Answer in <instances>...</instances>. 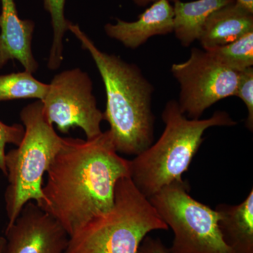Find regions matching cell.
Returning a JSON list of instances; mask_svg holds the SVG:
<instances>
[{
  "label": "cell",
  "instance_id": "cell-20",
  "mask_svg": "<svg viewBox=\"0 0 253 253\" xmlns=\"http://www.w3.org/2000/svg\"><path fill=\"white\" fill-rule=\"evenodd\" d=\"M137 253H169V251L159 238L147 235L141 242Z\"/></svg>",
  "mask_w": 253,
  "mask_h": 253
},
{
  "label": "cell",
  "instance_id": "cell-22",
  "mask_svg": "<svg viewBox=\"0 0 253 253\" xmlns=\"http://www.w3.org/2000/svg\"><path fill=\"white\" fill-rule=\"evenodd\" d=\"M133 2L134 3L138 6H141V7H144V6H148L157 1V0H132ZM171 3H174L178 0H169Z\"/></svg>",
  "mask_w": 253,
  "mask_h": 253
},
{
  "label": "cell",
  "instance_id": "cell-16",
  "mask_svg": "<svg viewBox=\"0 0 253 253\" xmlns=\"http://www.w3.org/2000/svg\"><path fill=\"white\" fill-rule=\"evenodd\" d=\"M226 67L241 72L253 66V32L226 44L207 49Z\"/></svg>",
  "mask_w": 253,
  "mask_h": 253
},
{
  "label": "cell",
  "instance_id": "cell-1",
  "mask_svg": "<svg viewBox=\"0 0 253 253\" xmlns=\"http://www.w3.org/2000/svg\"><path fill=\"white\" fill-rule=\"evenodd\" d=\"M46 174L38 206L71 236L113 208L116 184L129 176V161L119 156L107 130L92 139L63 138Z\"/></svg>",
  "mask_w": 253,
  "mask_h": 253
},
{
  "label": "cell",
  "instance_id": "cell-8",
  "mask_svg": "<svg viewBox=\"0 0 253 253\" xmlns=\"http://www.w3.org/2000/svg\"><path fill=\"white\" fill-rule=\"evenodd\" d=\"M171 73L180 85L179 109L190 119H200L212 105L234 96L239 81V73L196 47L186 61L172 64Z\"/></svg>",
  "mask_w": 253,
  "mask_h": 253
},
{
  "label": "cell",
  "instance_id": "cell-4",
  "mask_svg": "<svg viewBox=\"0 0 253 253\" xmlns=\"http://www.w3.org/2000/svg\"><path fill=\"white\" fill-rule=\"evenodd\" d=\"M168 229L149 199L126 176L116 184L113 208L69 236L64 253H137L150 232Z\"/></svg>",
  "mask_w": 253,
  "mask_h": 253
},
{
  "label": "cell",
  "instance_id": "cell-12",
  "mask_svg": "<svg viewBox=\"0 0 253 253\" xmlns=\"http://www.w3.org/2000/svg\"><path fill=\"white\" fill-rule=\"evenodd\" d=\"M251 32H253V13L235 0L208 17L198 41L207 50L226 45Z\"/></svg>",
  "mask_w": 253,
  "mask_h": 253
},
{
  "label": "cell",
  "instance_id": "cell-14",
  "mask_svg": "<svg viewBox=\"0 0 253 253\" xmlns=\"http://www.w3.org/2000/svg\"><path fill=\"white\" fill-rule=\"evenodd\" d=\"M235 0H196L173 3L174 31L176 39L183 46H189L199 40L208 17L216 10Z\"/></svg>",
  "mask_w": 253,
  "mask_h": 253
},
{
  "label": "cell",
  "instance_id": "cell-2",
  "mask_svg": "<svg viewBox=\"0 0 253 253\" xmlns=\"http://www.w3.org/2000/svg\"><path fill=\"white\" fill-rule=\"evenodd\" d=\"M68 31L89 53L104 82V120L109 123L116 151L135 156L144 152L154 141L155 116L151 105L154 86L139 66L101 51L78 24L70 22Z\"/></svg>",
  "mask_w": 253,
  "mask_h": 253
},
{
  "label": "cell",
  "instance_id": "cell-13",
  "mask_svg": "<svg viewBox=\"0 0 253 253\" xmlns=\"http://www.w3.org/2000/svg\"><path fill=\"white\" fill-rule=\"evenodd\" d=\"M221 237L233 253H253V190L241 204L215 208Z\"/></svg>",
  "mask_w": 253,
  "mask_h": 253
},
{
  "label": "cell",
  "instance_id": "cell-21",
  "mask_svg": "<svg viewBox=\"0 0 253 253\" xmlns=\"http://www.w3.org/2000/svg\"><path fill=\"white\" fill-rule=\"evenodd\" d=\"M236 2L241 5L250 12L253 13V0H236Z\"/></svg>",
  "mask_w": 253,
  "mask_h": 253
},
{
  "label": "cell",
  "instance_id": "cell-11",
  "mask_svg": "<svg viewBox=\"0 0 253 253\" xmlns=\"http://www.w3.org/2000/svg\"><path fill=\"white\" fill-rule=\"evenodd\" d=\"M109 38L129 49H136L156 36H165L174 31V9L169 0H157L150 4L135 21L117 18L116 23L105 25Z\"/></svg>",
  "mask_w": 253,
  "mask_h": 253
},
{
  "label": "cell",
  "instance_id": "cell-17",
  "mask_svg": "<svg viewBox=\"0 0 253 253\" xmlns=\"http://www.w3.org/2000/svg\"><path fill=\"white\" fill-rule=\"evenodd\" d=\"M44 7L51 18L53 30L52 43L50 49L47 67L56 71L63 61V39L71 21L65 16L66 0H42Z\"/></svg>",
  "mask_w": 253,
  "mask_h": 253
},
{
  "label": "cell",
  "instance_id": "cell-9",
  "mask_svg": "<svg viewBox=\"0 0 253 253\" xmlns=\"http://www.w3.org/2000/svg\"><path fill=\"white\" fill-rule=\"evenodd\" d=\"M4 253H64L69 235L35 201L23 206L12 225L6 227Z\"/></svg>",
  "mask_w": 253,
  "mask_h": 253
},
{
  "label": "cell",
  "instance_id": "cell-10",
  "mask_svg": "<svg viewBox=\"0 0 253 253\" xmlns=\"http://www.w3.org/2000/svg\"><path fill=\"white\" fill-rule=\"evenodd\" d=\"M0 69L17 60L24 71L36 73L39 64L32 51L36 23L19 17L15 0H0Z\"/></svg>",
  "mask_w": 253,
  "mask_h": 253
},
{
  "label": "cell",
  "instance_id": "cell-18",
  "mask_svg": "<svg viewBox=\"0 0 253 253\" xmlns=\"http://www.w3.org/2000/svg\"><path fill=\"white\" fill-rule=\"evenodd\" d=\"M246 105L248 118L246 126L250 131L253 129V68H249L239 73V81L235 95Z\"/></svg>",
  "mask_w": 253,
  "mask_h": 253
},
{
  "label": "cell",
  "instance_id": "cell-3",
  "mask_svg": "<svg viewBox=\"0 0 253 253\" xmlns=\"http://www.w3.org/2000/svg\"><path fill=\"white\" fill-rule=\"evenodd\" d=\"M165 129L154 145L129 161V177L137 189L149 199L164 186L181 181L212 126H234L226 111H215L207 119H190L181 112L177 101H168L162 113Z\"/></svg>",
  "mask_w": 253,
  "mask_h": 253
},
{
  "label": "cell",
  "instance_id": "cell-5",
  "mask_svg": "<svg viewBox=\"0 0 253 253\" xmlns=\"http://www.w3.org/2000/svg\"><path fill=\"white\" fill-rule=\"evenodd\" d=\"M20 118L24 135L16 149L5 155L8 185L4 194L8 223L12 225L23 206L29 201L41 204L43 176L62 144L54 126L44 116L43 105L38 100L25 106Z\"/></svg>",
  "mask_w": 253,
  "mask_h": 253
},
{
  "label": "cell",
  "instance_id": "cell-19",
  "mask_svg": "<svg viewBox=\"0 0 253 253\" xmlns=\"http://www.w3.org/2000/svg\"><path fill=\"white\" fill-rule=\"evenodd\" d=\"M24 126L21 124L9 126L0 121V170L4 175L7 174L5 166V147L6 144L18 146L24 135Z\"/></svg>",
  "mask_w": 253,
  "mask_h": 253
},
{
  "label": "cell",
  "instance_id": "cell-15",
  "mask_svg": "<svg viewBox=\"0 0 253 253\" xmlns=\"http://www.w3.org/2000/svg\"><path fill=\"white\" fill-rule=\"evenodd\" d=\"M49 84L38 81L28 71L0 76V102L21 99L45 97Z\"/></svg>",
  "mask_w": 253,
  "mask_h": 253
},
{
  "label": "cell",
  "instance_id": "cell-23",
  "mask_svg": "<svg viewBox=\"0 0 253 253\" xmlns=\"http://www.w3.org/2000/svg\"><path fill=\"white\" fill-rule=\"evenodd\" d=\"M6 240L4 236H0V253H4Z\"/></svg>",
  "mask_w": 253,
  "mask_h": 253
},
{
  "label": "cell",
  "instance_id": "cell-6",
  "mask_svg": "<svg viewBox=\"0 0 253 253\" xmlns=\"http://www.w3.org/2000/svg\"><path fill=\"white\" fill-rule=\"evenodd\" d=\"M188 181H176L149 198L174 232L169 253H233L221 237L219 214L189 194Z\"/></svg>",
  "mask_w": 253,
  "mask_h": 253
},
{
  "label": "cell",
  "instance_id": "cell-7",
  "mask_svg": "<svg viewBox=\"0 0 253 253\" xmlns=\"http://www.w3.org/2000/svg\"><path fill=\"white\" fill-rule=\"evenodd\" d=\"M41 101L48 122L56 125L60 132L68 134L78 126L84 131L86 139H94L103 132L104 113L98 108L90 77L81 68L56 74Z\"/></svg>",
  "mask_w": 253,
  "mask_h": 253
}]
</instances>
